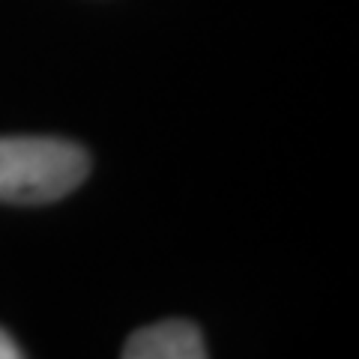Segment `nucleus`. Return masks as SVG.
<instances>
[{
	"label": "nucleus",
	"instance_id": "3",
	"mask_svg": "<svg viewBox=\"0 0 359 359\" xmlns=\"http://www.w3.org/2000/svg\"><path fill=\"white\" fill-rule=\"evenodd\" d=\"M0 359H25V353L18 351V344L13 341V335L0 330Z\"/></svg>",
	"mask_w": 359,
	"mask_h": 359
},
{
	"label": "nucleus",
	"instance_id": "2",
	"mask_svg": "<svg viewBox=\"0 0 359 359\" xmlns=\"http://www.w3.org/2000/svg\"><path fill=\"white\" fill-rule=\"evenodd\" d=\"M120 359H207V347L195 323L159 320L132 332Z\"/></svg>",
	"mask_w": 359,
	"mask_h": 359
},
{
	"label": "nucleus",
	"instance_id": "1",
	"mask_svg": "<svg viewBox=\"0 0 359 359\" xmlns=\"http://www.w3.org/2000/svg\"><path fill=\"white\" fill-rule=\"evenodd\" d=\"M90 156L63 138H0V201L51 204L87 180Z\"/></svg>",
	"mask_w": 359,
	"mask_h": 359
}]
</instances>
